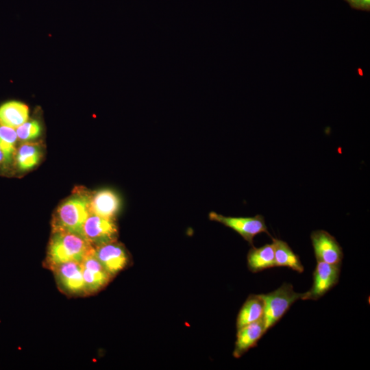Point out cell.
Wrapping results in <instances>:
<instances>
[{
  "mask_svg": "<svg viewBox=\"0 0 370 370\" xmlns=\"http://www.w3.org/2000/svg\"><path fill=\"white\" fill-rule=\"evenodd\" d=\"M94 250L83 236L66 232H52L45 264L48 269L67 262H78Z\"/></svg>",
  "mask_w": 370,
  "mask_h": 370,
  "instance_id": "obj_1",
  "label": "cell"
},
{
  "mask_svg": "<svg viewBox=\"0 0 370 370\" xmlns=\"http://www.w3.org/2000/svg\"><path fill=\"white\" fill-rule=\"evenodd\" d=\"M90 194L78 190L62 202L53 216L52 232H66L83 236L84 224L91 214Z\"/></svg>",
  "mask_w": 370,
  "mask_h": 370,
  "instance_id": "obj_2",
  "label": "cell"
},
{
  "mask_svg": "<svg viewBox=\"0 0 370 370\" xmlns=\"http://www.w3.org/2000/svg\"><path fill=\"white\" fill-rule=\"evenodd\" d=\"M303 293H296L292 284H284L267 294H261L264 301V330L267 332L287 312L291 305L301 298Z\"/></svg>",
  "mask_w": 370,
  "mask_h": 370,
  "instance_id": "obj_3",
  "label": "cell"
},
{
  "mask_svg": "<svg viewBox=\"0 0 370 370\" xmlns=\"http://www.w3.org/2000/svg\"><path fill=\"white\" fill-rule=\"evenodd\" d=\"M208 217L211 221L220 223L231 228L241 236L251 246H253L254 238L258 234L264 232L271 237L268 232L264 218L261 214L249 217H227L215 212H210Z\"/></svg>",
  "mask_w": 370,
  "mask_h": 370,
  "instance_id": "obj_4",
  "label": "cell"
},
{
  "mask_svg": "<svg viewBox=\"0 0 370 370\" xmlns=\"http://www.w3.org/2000/svg\"><path fill=\"white\" fill-rule=\"evenodd\" d=\"M118 227L114 219L90 214L83 226V236L95 248L117 241Z\"/></svg>",
  "mask_w": 370,
  "mask_h": 370,
  "instance_id": "obj_5",
  "label": "cell"
},
{
  "mask_svg": "<svg viewBox=\"0 0 370 370\" xmlns=\"http://www.w3.org/2000/svg\"><path fill=\"white\" fill-rule=\"evenodd\" d=\"M341 264L317 262L313 273L311 288L303 293L302 300H317L333 288L339 280Z\"/></svg>",
  "mask_w": 370,
  "mask_h": 370,
  "instance_id": "obj_6",
  "label": "cell"
},
{
  "mask_svg": "<svg viewBox=\"0 0 370 370\" xmlns=\"http://www.w3.org/2000/svg\"><path fill=\"white\" fill-rule=\"evenodd\" d=\"M59 288L69 295H86L80 262H67L51 269Z\"/></svg>",
  "mask_w": 370,
  "mask_h": 370,
  "instance_id": "obj_7",
  "label": "cell"
},
{
  "mask_svg": "<svg viewBox=\"0 0 370 370\" xmlns=\"http://www.w3.org/2000/svg\"><path fill=\"white\" fill-rule=\"evenodd\" d=\"M93 254L113 278L130 263L128 251L117 241L95 247Z\"/></svg>",
  "mask_w": 370,
  "mask_h": 370,
  "instance_id": "obj_8",
  "label": "cell"
},
{
  "mask_svg": "<svg viewBox=\"0 0 370 370\" xmlns=\"http://www.w3.org/2000/svg\"><path fill=\"white\" fill-rule=\"evenodd\" d=\"M93 251L80 262L86 295L101 291L113 278L96 258Z\"/></svg>",
  "mask_w": 370,
  "mask_h": 370,
  "instance_id": "obj_9",
  "label": "cell"
},
{
  "mask_svg": "<svg viewBox=\"0 0 370 370\" xmlns=\"http://www.w3.org/2000/svg\"><path fill=\"white\" fill-rule=\"evenodd\" d=\"M310 238L317 262L341 264L343 258V249L336 238L323 230H314Z\"/></svg>",
  "mask_w": 370,
  "mask_h": 370,
  "instance_id": "obj_10",
  "label": "cell"
},
{
  "mask_svg": "<svg viewBox=\"0 0 370 370\" xmlns=\"http://www.w3.org/2000/svg\"><path fill=\"white\" fill-rule=\"evenodd\" d=\"M121 207L118 194L110 189H101L90 195V210L92 214L114 219Z\"/></svg>",
  "mask_w": 370,
  "mask_h": 370,
  "instance_id": "obj_11",
  "label": "cell"
},
{
  "mask_svg": "<svg viewBox=\"0 0 370 370\" xmlns=\"http://www.w3.org/2000/svg\"><path fill=\"white\" fill-rule=\"evenodd\" d=\"M265 333L263 317L237 330L234 357L240 358L249 349L255 347Z\"/></svg>",
  "mask_w": 370,
  "mask_h": 370,
  "instance_id": "obj_12",
  "label": "cell"
},
{
  "mask_svg": "<svg viewBox=\"0 0 370 370\" xmlns=\"http://www.w3.org/2000/svg\"><path fill=\"white\" fill-rule=\"evenodd\" d=\"M28 119L29 108L23 103L10 101L0 106V125L16 129Z\"/></svg>",
  "mask_w": 370,
  "mask_h": 370,
  "instance_id": "obj_13",
  "label": "cell"
},
{
  "mask_svg": "<svg viewBox=\"0 0 370 370\" xmlns=\"http://www.w3.org/2000/svg\"><path fill=\"white\" fill-rule=\"evenodd\" d=\"M247 260V267L253 273L275 267L273 243L265 244L258 248L253 245L248 252Z\"/></svg>",
  "mask_w": 370,
  "mask_h": 370,
  "instance_id": "obj_14",
  "label": "cell"
},
{
  "mask_svg": "<svg viewBox=\"0 0 370 370\" xmlns=\"http://www.w3.org/2000/svg\"><path fill=\"white\" fill-rule=\"evenodd\" d=\"M264 301L260 295H250L242 306L236 319V328L256 321L263 317Z\"/></svg>",
  "mask_w": 370,
  "mask_h": 370,
  "instance_id": "obj_15",
  "label": "cell"
},
{
  "mask_svg": "<svg viewBox=\"0 0 370 370\" xmlns=\"http://www.w3.org/2000/svg\"><path fill=\"white\" fill-rule=\"evenodd\" d=\"M274 247L275 267H287L291 269L302 273L304 266L299 256L293 252L285 241L272 238Z\"/></svg>",
  "mask_w": 370,
  "mask_h": 370,
  "instance_id": "obj_16",
  "label": "cell"
},
{
  "mask_svg": "<svg viewBox=\"0 0 370 370\" xmlns=\"http://www.w3.org/2000/svg\"><path fill=\"white\" fill-rule=\"evenodd\" d=\"M41 158V147L36 143L26 142L18 149L16 163L18 169L27 171L33 169Z\"/></svg>",
  "mask_w": 370,
  "mask_h": 370,
  "instance_id": "obj_17",
  "label": "cell"
},
{
  "mask_svg": "<svg viewBox=\"0 0 370 370\" xmlns=\"http://www.w3.org/2000/svg\"><path fill=\"white\" fill-rule=\"evenodd\" d=\"M17 139L16 129L0 125V148L6 160L10 159L15 152V144Z\"/></svg>",
  "mask_w": 370,
  "mask_h": 370,
  "instance_id": "obj_18",
  "label": "cell"
},
{
  "mask_svg": "<svg viewBox=\"0 0 370 370\" xmlns=\"http://www.w3.org/2000/svg\"><path fill=\"white\" fill-rule=\"evenodd\" d=\"M17 137L27 142L37 138L41 134V125L36 120L27 121L16 128Z\"/></svg>",
  "mask_w": 370,
  "mask_h": 370,
  "instance_id": "obj_19",
  "label": "cell"
},
{
  "mask_svg": "<svg viewBox=\"0 0 370 370\" xmlns=\"http://www.w3.org/2000/svg\"><path fill=\"white\" fill-rule=\"evenodd\" d=\"M352 6L360 9H369L370 0H347Z\"/></svg>",
  "mask_w": 370,
  "mask_h": 370,
  "instance_id": "obj_20",
  "label": "cell"
},
{
  "mask_svg": "<svg viewBox=\"0 0 370 370\" xmlns=\"http://www.w3.org/2000/svg\"><path fill=\"white\" fill-rule=\"evenodd\" d=\"M4 160H5L4 153H3V151H1V149L0 148V162H2Z\"/></svg>",
  "mask_w": 370,
  "mask_h": 370,
  "instance_id": "obj_21",
  "label": "cell"
}]
</instances>
